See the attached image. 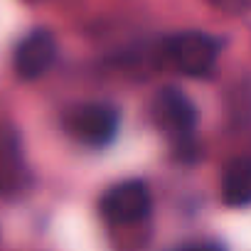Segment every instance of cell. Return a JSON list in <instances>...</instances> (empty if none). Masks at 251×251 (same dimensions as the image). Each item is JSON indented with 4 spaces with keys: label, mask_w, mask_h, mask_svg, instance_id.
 Segmentation results:
<instances>
[{
    "label": "cell",
    "mask_w": 251,
    "mask_h": 251,
    "mask_svg": "<svg viewBox=\"0 0 251 251\" xmlns=\"http://www.w3.org/2000/svg\"><path fill=\"white\" fill-rule=\"evenodd\" d=\"M168 59L190 76H204L214 69L219 42L204 32H180L168 40Z\"/></svg>",
    "instance_id": "6da1fadb"
},
{
    "label": "cell",
    "mask_w": 251,
    "mask_h": 251,
    "mask_svg": "<svg viewBox=\"0 0 251 251\" xmlns=\"http://www.w3.org/2000/svg\"><path fill=\"white\" fill-rule=\"evenodd\" d=\"M69 133L86 146H108L118 133V111L108 103H84L67 116Z\"/></svg>",
    "instance_id": "7a4b0ae2"
},
{
    "label": "cell",
    "mask_w": 251,
    "mask_h": 251,
    "mask_svg": "<svg viewBox=\"0 0 251 251\" xmlns=\"http://www.w3.org/2000/svg\"><path fill=\"white\" fill-rule=\"evenodd\" d=\"M101 212L108 222L133 224L151 212V192L141 180H126L113 185L101 197Z\"/></svg>",
    "instance_id": "3957f363"
},
{
    "label": "cell",
    "mask_w": 251,
    "mask_h": 251,
    "mask_svg": "<svg viewBox=\"0 0 251 251\" xmlns=\"http://www.w3.org/2000/svg\"><path fill=\"white\" fill-rule=\"evenodd\" d=\"M54 57H57L54 35L50 30H32L15 47L13 64H15L18 76L40 79L45 72H50V67L54 64Z\"/></svg>",
    "instance_id": "277c9868"
},
{
    "label": "cell",
    "mask_w": 251,
    "mask_h": 251,
    "mask_svg": "<svg viewBox=\"0 0 251 251\" xmlns=\"http://www.w3.org/2000/svg\"><path fill=\"white\" fill-rule=\"evenodd\" d=\"M30 182L23 143L10 123H0V195H18Z\"/></svg>",
    "instance_id": "5b68a950"
},
{
    "label": "cell",
    "mask_w": 251,
    "mask_h": 251,
    "mask_svg": "<svg viewBox=\"0 0 251 251\" xmlns=\"http://www.w3.org/2000/svg\"><path fill=\"white\" fill-rule=\"evenodd\" d=\"M155 121L173 136H187L197 126V108L180 89H160L153 103Z\"/></svg>",
    "instance_id": "8992f818"
},
{
    "label": "cell",
    "mask_w": 251,
    "mask_h": 251,
    "mask_svg": "<svg viewBox=\"0 0 251 251\" xmlns=\"http://www.w3.org/2000/svg\"><path fill=\"white\" fill-rule=\"evenodd\" d=\"M222 197L229 207L251 204V158H236L222 177Z\"/></svg>",
    "instance_id": "52a82bcc"
},
{
    "label": "cell",
    "mask_w": 251,
    "mask_h": 251,
    "mask_svg": "<svg viewBox=\"0 0 251 251\" xmlns=\"http://www.w3.org/2000/svg\"><path fill=\"white\" fill-rule=\"evenodd\" d=\"M209 3L224 13H246L251 10V0H209Z\"/></svg>",
    "instance_id": "ba28073f"
},
{
    "label": "cell",
    "mask_w": 251,
    "mask_h": 251,
    "mask_svg": "<svg viewBox=\"0 0 251 251\" xmlns=\"http://www.w3.org/2000/svg\"><path fill=\"white\" fill-rule=\"evenodd\" d=\"M180 251H222V246H217V244H192V246H185Z\"/></svg>",
    "instance_id": "9c48e42d"
}]
</instances>
